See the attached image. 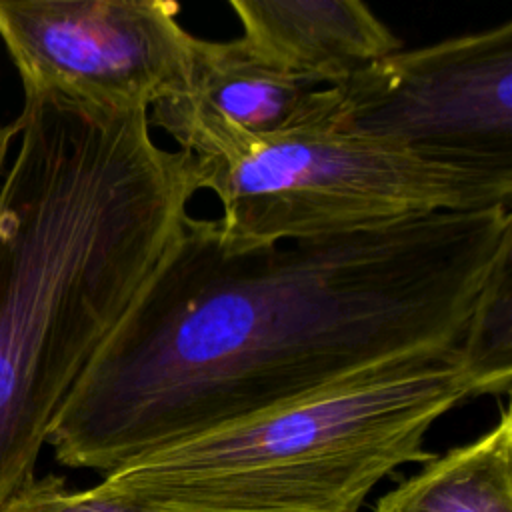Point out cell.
Segmentation results:
<instances>
[{"instance_id":"obj_5","label":"cell","mask_w":512,"mask_h":512,"mask_svg":"<svg viewBox=\"0 0 512 512\" xmlns=\"http://www.w3.org/2000/svg\"><path fill=\"white\" fill-rule=\"evenodd\" d=\"M332 88L328 124L512 176V22L396 50Z\"/></svg>"},{"instance_id":"obj_2","label":"cell","mask_w":512,"mask_h":512,"mask_svg":"<svg viewBox=\"0 0 512 512\" xmlns=\"http://www.w3.org/2000/svg\"><path fill=\"white\" fill-rule=\"evenodd\" d=\"M0 186V506L200 192L148 110L24 94Z\"/></svg>"},{"instance_id":"obj_3","label":"cell","mask_w":512,"mask_h":512,"mask_svg":"<svg viewBox=\"0 0 512 512\" xmlns=\"http://www.w3.org/2000/svg\"><path fill=\"white\" fill-rule=\"evenodd\" d=\"M484 396L458 348L418 352L168 444L102 476L152 512H360L424 464L428 430Z\"/></svg>"},{"instance_id":"obj_8","label":"cell","mask_w":512,"mask_h":512,"mask_svg":"<svg viewBox=\"0 0 512 512\" xmlns=\"http://www.w3.org/2000/svg\"><path fill=\"white\" fill-rule=\"evenodd\" d=\"M228 6L256 58L318 88L340 86L402 48L360 0H232Z\"/></svg>"},{"instance_id":"obj_11","label":"cell","mask_w":512,"mask_h":512,"mask_svg":"<svg viewBox=\"0 0 512 512\" xmlns=\"http://www.w3.org/2000/svg\"><path fill=\"white\" fill-rule=\"evenodd\" d=\"M0 512H152L112 492L104 482L86 490H70L60 476L32 478L14 492Z\"/></svg>"},{"instance_id":"obj_12","label":"cell","mask_w":512,"mask_h":512,"mask_svg":"<svg viewBox=\"0 0 512 512\" xmlns=\"http://www.w3.org/2000/svg\"><path fill=\"white\" fill-rule=\"evenodd\" d=\"M16 134H18V124H16V120H14L12 124H8V126H0V168H2L4 162H6L8 148H10V144H12V140H14Z\"/></svg>"},{"instance_id":"obj_9","label":"cell","mask_w":512,"mask_h":512,"mask_svg":"<svg viewBox=\"0 0 512 512\" xmlns=\"http://www.w3.org/2000/svg\"><path fill=\"white\" fill-rule=\"evenodd\" d=\"M374 512H512V414L476 440L434 454Z\"/></svg>"},{"instance_id":"obj_7","label":"cell","mask_w":512,"mask_h":512,"mask_svg":"<svg viewBox=\"0 0 512 512\" xmlns=\"http://www.w3.org/2000/svg\"><path fill=\"white\" fill-rule=\"evenodd\" d=\"M332 88L286 76L256 58L242 38L194 36L186 82L148 108L162 130L192 160L222 158L240 146L328 120Z\"/></svg>"},{"instance_id":"obj_6","label":"cell","mask_w":512,"mask_h":512,"mask_svg":"<svg viewBox=\"0 0 512 512\" xmlns=\"http://www.w3.org/2000/svg\"><path fill=\"white\" fill-rule=\"evenodd\" d=\"M170 0H0L24 94L148 110L186 82L194 34Z\"/></svg>"},{"instance_id":"obj_1","label":"cell","mask_w":512,"mask_h":512,"mask_svg":"<svg viewBox=\"0 0 512 512\" xmlns=\"http://www.w3.org/2000/svg\"><path fill=\"white\" fill-rule=\"evenodd\" d=\"M512 210L438 212L234 252L186 216L46 444L102 476L390 360L458 348Z\"/></svg>"},{"instance_id":"obj_4","label":"cell","mask_w":512,"mask_h":512,"mask_svg":"<svg viewBox=\"0 0 512 512\" xmlns=\"http://www.w3.org/2000/svg\"><path fill=\"white\" fill-rule=\"evenodd\" d=\"M192 164L198 190L220 202L216 232L234 252L438 212L512 208V176L432 162L326 120Z\"/></svg>"},{"instance_id":"obj_10","label":"cell","mask_w":512,"mask_h":512,"mask_svg":"<svg viewBox=\"0 0 512 512\" xmlns=\"http://www.w3.org/2000/svg\"><path fill=\"white\" fill-rule=\"evenodd\" d=\"M458 352L484 396H506L512 384V250L492 268L466 322Z\"/></svg>"}]
</instances>
